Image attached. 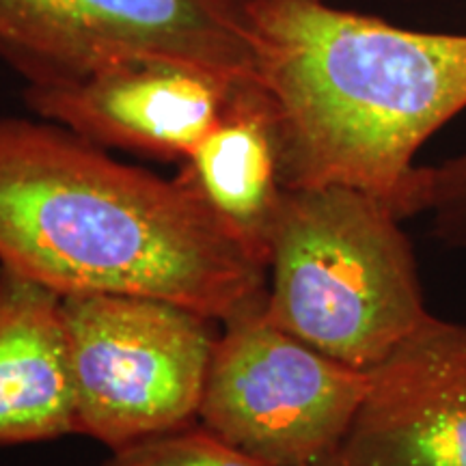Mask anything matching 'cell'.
I'll list each match as a JSON object with an SVG mask.
<instances>
[{
  "label": "cell",
  "mask_w": 466,
  "mask_h": 466,
  "mask_svg": "<svg viewBox=\"0 0 466 466\" xmlns=\"http://www.w3.org/2000/svg\"><path fill=\"white\" fill-rule=\"evenodd\" d=\"M0 266L63 296H145L214 322L268 300L264 261L182 173L126 165L42 116H0Z\"/></svg>",
  "instance_id": "obj_1"
},
{
  "label": "cell",
  "mask_w": 466,
  "mask_h": 466,
  "mask_svg": "<svg viewBox=\"0 0 466 466\" xmlns=\"http://www.w3.org/2000/svg\"><path fill=\"white\" fill-rule=\"evenodd\" d=\"M283 188L350 186L412 214L417 151L466 108V35L326 0H247Z\"/></svg>",
  "instance_id": "obj_2"
},
{
  "label": "cell",
  "mask_w": 466,
  "mask_h": 466,
  "mask_svg": "<svg viewBox=\"0 0 466 466\" xmlns=\"http://www.w3.org/2000/svg\"><path fill=\"white\" fill-rule=\"evenodd\" d=\"M400 220L350 186L285 188L268 255L270 322L354 370L387 359L430 318Z\"/></svg>",
  "instance_id": "obj_3"
},
{
  "label": "cell",
  "mask_w": 466,
  "mask_h": 466,
  "mask_svg": "<svg viewBox=\"0 0 466 466\" xmlns=\"http://www.w3.org/2000/svg\"><path fill=\"white\" fill-rule=\"evenodd\" d=\"M78 434L110 451L197 421L214 319L124 294L63 296Z\"/></svg>",
  "instance_id": "obj_4"
},
{
  "label": "cell",
  "mask_w": 466,
  "mask_h": 466,
  "mask_svg": "<svg viewBox=\"0 0 466 466\" xmlns=\"http://www.w3.org/2000/svg\"><path fill=\"white\" fill-rule=\"evenodd\" d=\"M0 61L26 85L137 61L255 80L247 0H0Z\"/></svg>",
  "instance_id": "obj_5"
},
{
  "label": "cell",
  "mask_w": 466,
  "mask_h": 466,
  "mask_svg": "<svg viewBox=\"0 0 466 466\" xmlns=\"http://www.w3.org/2000/svg\"><path fill=\"white\" fill-rule=\"evenodd\" d=\"M367 384L370 371L279 329L261 305L223 322L197 421L268 466H316L346 436Z\"/></svg>",
  "instance_id": "obj_6"
},
{
  "label": "cell",
  "mask_w": 466,
  "mask_h": 466,
  "mask_svg": "<svg viewBox=\"0 0 466 466\" xmlns=\"http://www.w3.org/2000/svg\"><path fill=\"white\" fill-rule=\"evenodd\" d=\"M316 466H466V326L430 316L371 367L346 436Z\"/></svg>",
  "instance_id": "obj_7"
},
{
  "label": "cell",
  "mask_w": 466,
  "mask_h": 466,
  "mask_svg": "<svg viewBox=\"0 0 466 466\" xmlns=\"http://www.w3.org/2000/svg\"><path fill=\"white\" fill-rule=\"evenodd\" d=\"M240 85L188 63L137 61L67 83L26 85L25 102L104 149L184 162Z\"/></svg>",
  "instance_id": "obj_8"
},
{
  "label": "cell",
  "mask_w": 466,
  "mask_h": 466,
  "mask_svg": "<svg viewBox=\"0 0 466 466\" xmlns=\"http://www.w3.org/2000/svg\"><path fill=\"white\" fill-rule=\"evenodd\" d=\"M78 434L63 294L0 266V447Z\"/></svg>",
  "instance_id": "obj_9"
},
{
  "label": "cell",
  "mask_w": 466,
  "mask_h": 466,
  "mask_svg": "<svg viewBox=\"0 0 466 466\" xmlns=\"http://www.w3.org/2000/svg\"><path fill=\"white\" fill-rule=\"evenodd\" d=\"M182 165L184 177L268 268L285 188L270 108L255 80L238 86L218 124Z\"/></svg>",
  "instance_id": "obj_10"
},
{
  "label": "cell",
  "mask_w": 466,
  "mask_h": 466,
  "mask_svg": "<svg viewBox=\"0 0 466 466\" xmlns=\"http://www.w3.org/2000/svg\"><path fill=\"white\" fill-rule=\"evenodd\" d=\"M102 466H268L199 421L110 451Z\"/></svg>",
  "instance_id": "obj_11"
},
{
  "label": "cell",
  "mask_w": 466,
  "mask_h": 466,
  "mask_svg": "<svg viewBox=\"0 0 466 466\" xmlns=\"http://www.w3.org/2000/svg\"><path fill=\"white\" fill-rule=\"evenodd\" d=\"M412 212H432V233L447 247H466V154L439 167H417Z\"/></svg>",
  "instance_id": "obj_12"
}]
</instances>
